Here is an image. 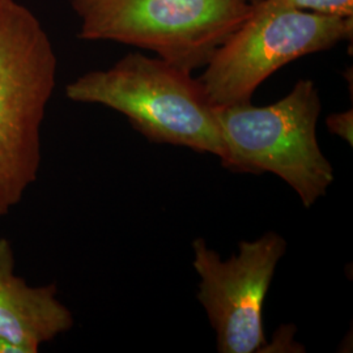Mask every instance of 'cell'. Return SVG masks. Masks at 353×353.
I'll use <instances>...</instances> for the list:
<instances>
[{"label":"cell","instance_id":"obj_1","mask_svg":"<svg viewBox=\"0 0 353 353\" xmlns=\"http://www.w3.org/2000/svg\"><path fill=\"white\" fill-rule=\"evenodd\" d=\"M65 96L125 115L152 143L223 156L216 108L199 79L159 57L127 54L106 70L79 76L65 87Z\"/></svg>","mask_w":353,"mask_h":353},{"label":"cell","instance_id":"obj_2","mask_svg":"<svg viewBox=\"0 0 353 353\" xmlns=\"http://www.w3.org/2000/svg\"><path fill=\"white\" fill-rule=\"evenodd\" d=\"M58 61L37 16L0 0V219L37 181L41 128L57 85Z\"/></svg>","mask_w":353,"mask_h":353},{"label":"cell","instance_id":"obj_3","mask_svg":"<svg viewBox=\"0 0 353 353\" xmlns=\"http://www.w3.org/2000/svg\"><path fill=\"white\" fill-rule=\"evenodd\" d=\"M321 110L319 90L306 79L271 105L216 108L223 140L219 160L234 173L278 176L310 208L335 179L316 137Z\"/></svg>","mask_w":353,"mask_h":353},{"label":"cell","instance_id":"obj_4","mask_svg":"<svg viewBox=\"0 0 353 353\" xmlns=\"http://www.w3.org/2000/svg\"><path fill=\"white\" fill-rule=\"evenodd\" d=\"M79 37L112 41L188 71L204 68L252 11L241 0H68Z\"/></svg>","mask_w":353,"mask_h":353},{"label":"cell","instance_id":"obj_5","mask_svg":"<svg viewBox=\"0 0 353 353\" xmlns=\"http://www.w3.org/2000/svg\"><path fill=\"white\" fill-rule=\"evenodd\" d=\"M249 16L214 51L199 77L214 108L250 103L270 76L306 55L352 41L353 17L254 0Z\"/></svg>","mask_w":353,"mask_h":353},{"label":"cell","instance_id":"obj_6","mask_svg":"<svg viewBox=\"0 0 353 353\" xmlns=\"http://www.w3.org/2000/svg\"><path fill=\"white\" fill-rule=\"evenodd\" d=\"M287 245L276 232H267L242 241L237 254L221 259L203 239L192 242L196 297L214 328L219 352L252 353L265 347V297Z\"/></svg>","mask_w":353,"mask_h":353},{"label":"cell","instance_id":"obj_7","mask_svg":"<svg viewBox=\"0 0 353 353\" xmlns=\"http://www.w3.org/2000/svg\"><path fill=\"white\" fill-rule=\"evenodd\" d=\"M12 243L0 237V338L37 353L42 344L74 327L55 284L32 287L14 272Z\"/></svg>","mask_w":353,"mask_h":353},{"label":"cell","instance_id":"obj_8","mask_svg":"<svg viewBox=\"0 0 353 353\" xmlns=\"http://www.w3.org/2000/svg\"><path fill=\"white\" fill-rule=\"evenodd\" d=\"M290 7L310 12L353 17V0H278Z\"/></svg>","mask_w":353,"mask_h":353},{"label":"cell","instance_id":"obj_9","mask_svg":"<svg viewBox=\"0 0 353 353\" xmlns=\"http://www.w3.org/2000/svg\"><path fill=\"white\" fill-rule=\"evenodd\" d=\"M328 131L341 139L347 141L350 145L353 143V110H345L341 113L330 114L326 119Z\"/></svg>","mask_w":353,"mask_h":353},{"label":"cell","instance_id":"obj_10","mask_svg":"<svg viewBox=\"0 0 353 353\" xmlns=\"http://www.w3.org/2000/svg\"><path fill=\"white\" fill-rule=\"evenodd\" d=\"M0 353H26V351L11 341L0 338Z\"/></svg>","mask_w":353,"mask_h":353},{"label":"cell","instance_id":"obj_11","mask_svg":"<svg viewBox=\"0 0 353 353\" xmlns=\"http://www.w3.org/2000/svg\"><path fill=\"white\" fill-rule=\"evenodd\" d=\"M241 1H250V0H241Z\"/></svg>","mask_w":353,"mask_h":353}]
</instances>
